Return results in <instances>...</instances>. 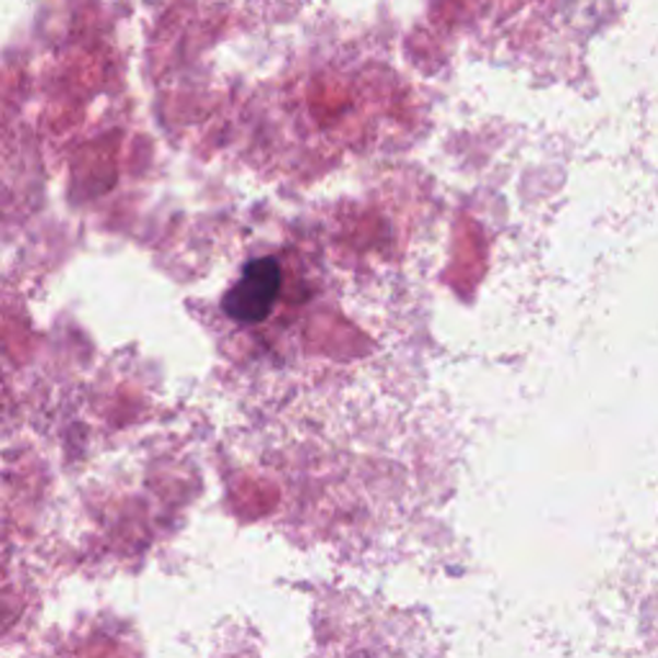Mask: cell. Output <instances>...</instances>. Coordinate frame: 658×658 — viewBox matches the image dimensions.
Listing matches in <instances>:
<instances>
[{
    "mask_svg": "<svg viewBox=\"0 0 658 658\" xmlns=\"http://www.w3.org/2000/svg\"><path fill=\"white\" fill-rule=\"evenodd\" d=\"M278 291H281V268L273 258L252 260L243 278L226 291L224 312L237 321H262L273 309Z\"/></svg>",
    "mask_w": 658,
    "mask_h": 658,
    "instance_id": "cell-1",
    "label": "cell"
}]
</instances>
